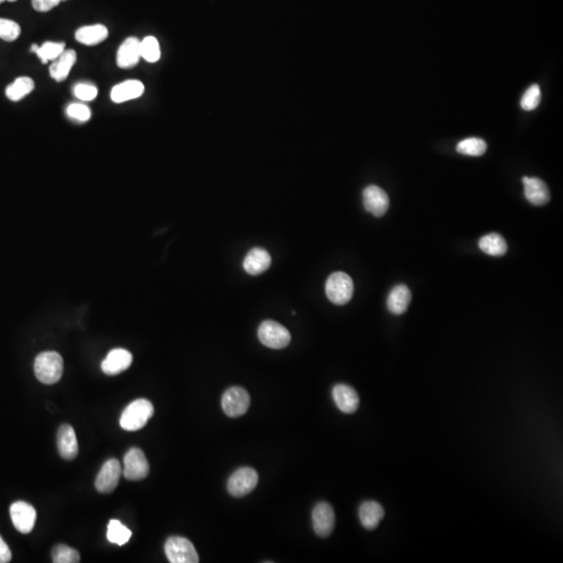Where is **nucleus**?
Here are the masks:
<instances>
[{"label":"nucleus","mask_w":563,"mask_h":563,"mask_svg":"<svg viewBox=\"0 0 563 563\" xmlns=\"http://www.w3.org/2000/svg\"><path fill=\"white\" fill-rule=\"evenodd\" d=\"M36 378L46 385L58 383L64 371V362L56 352H44L38 355L33 365Z\"/></svg>","instance_id":"f257e3e1"},{"label":"nucleus","mask_w":563,"mask_h":563,"mask_svg":"<svg viewBox=\"0 0 563 563\" xmlns=\"http://www.w3.org/2000/svg\"><path fill=\"white\" fill-rule=\"evenodd\" d=\"M155 412L153 404L145 399L132 402L123 411L121 417V426L123 430L135 432L146 426Z\"/></svg>","instance_id":"f03ea898"},{"label":"nucleus","mask_w":563,"mask_h":563,"mask_svg":"<svg viewBox=\"0 0 563 563\" xmlns=\"http://www.w3.org/2000/svg\"><path fill=\"white\" fill-rule=\"evenodd\" d=\"M354 293V283L352 278L346 272H337L332 274L325 283V294L330 302L337 306L348 304Z\"/></svg>","instance_id":"7ed1b4c3"},{"label":"nucleus","mask_w":563,"mask_h":563,"mask_svg":"<svg viewBox=\"0 0 563 563\" xmlns=\"http://www.w3.org/2000/svg\"><path fill=\"white\" fill-rule=\"evenodd\" d=\"M258 337L263 346L274 350L285 348L291 341L290 332L275 321H263L258 329Z\"/></svg>","instance_id":"20e7f679"},{"label":"nucleus","mask_w":563,"mask_h":563,"mask_svg":"<svg viewBox=\"0 0 563 563\" xmlns=\"http://www.w3.org/2000/svg\"><path fill=\"white\" fill-rule=\"evenodd\" d=\"M165 554L171 563L199 562V554L194 546L184 537H172L165 543Z\"/></svg>","instance_id":"39448f33"},{"label":"nucleus","mask_w":563,"mask_h":563,"mask_svg":"<svg viewBox=\"0 0 563 563\" xmlns=\"http://www.w3.org/2000/svg\"><path fill=\"white\" fill-rule=\"evenodd\" d=\"M259 482L258 472L254 468H241L228 481L229 493L235 498H242L251 493Z\"/></svg>","instance_id":"423d86ee"},{"label":"nucleus","mask_w":563,"mask_h":563,"mask_svg":"<svg viewBox=\"0 0 563 563\" xmlns=\"http://www.w3.org/2000/svg\"><path fill=\"white\" fill-rule=\"evenodd\" d=\"M249 405L251 396L245 388L238 386L229 388L222 396V409L229 417H242L249 410Z\"/></svg>","instance_id":"0eeeda50"},{"label":"nucleus","mask_w":563,"mask_h":563,"mask_svg":"<svg viewBox=\"0 0 563 563\" xmlns=\"http://www.w3.org/2000/svg\"><path fill=\"white\" fill-rule=\"evenodd\" d=\"M123 474L130 481H141L149 474V464L144 453L137 447L128 452L123 460Z\"/></svg>","instance_id":"6e6552de"},{"label":"nucleus","mask_w":563,"mask_h":563,"mask_svg":"<svg viewBox=\"0 0 563 563\" xmlns=\"http://www.w3.org/2000/svg\"><path fill=\"white\" fill-rule=\"evenodd\" d=\"M10 514L13 524L19 532L22 534L31 532L37 518V512L33 506L22 501L15 502L10 506Z\"/></svg>","instance_id":"1a4fd4ad"},{"label":"nucleus","mask_w":563,"mask_h":563,"mask_svg":"<svg viewBox=\"0 0 563 563\" xmlns=\"http://www.w3.org/2000/svg\"><path fill=\"white\" fill-rule=\"evenodd\" d=\"M313 529L318 537H327L335 527V512L327 502H321L315 506L312 512Z\"/></svg>","instance_id":"9d476101"},{"label":"nucleus","mask_w":563,"mask_h":563,"mask_svg":"<svg viewBox=\"0 0 563 563\" xmlns=\"http://www.w3.org/2000/svg\"><path fill=\"white\" fill-rule=\"evenodd\" d=\"M123 468L117 459H110L102 465L95 480V487L100 493H110L115 491L121 480Z\"/></svg>","instance_id":"9b49d317"},{"label":"nucleus","mask_w":563,"mask_h":563,"mask_svg":"<svg viewBox=\"0 0 563 563\" xmlns=\"http://www.w3.org/2000/svg\"><path fill=\"white\" fill-rule=\"evenodd\" d=\"M363 203L367 211L376 217H381L390 208V197L383 189L371 185L363 191Z\"/></svg>","instance_id":"f8f14e48"},{"label":"nucleus","mask_w":563,"mask_h":563,"mask_svg":"<svg viewBox=\"0 0 563 563\" xmlns=\"http://www.w3.org/2000/svg\"><path fill=\"white\" fill-rule=\"evenodd\" d=\"M332 394L336 406L341 412L346 415L356 412L360 404V399L354 388L346 384H337L334 386Z\"/></svg>","instance_id":"ddd939ff"},{"label":"nucleus","mask_w":563,"mask_h":563,"mask_svg":"<svg viewBox=\"0 0 563 563\" xmlns=\"http://www.w3.org/2000/svg\"><path fill=\"white\" fill-rule=\"evenodd\" d=\"M133 362V356L125 348H115L102 361V369L106 375L116 376L127 371Z\"/></svg>","instance_id":"4468645a"},{"label":"nucleus","mask_w":563,"mask_h":563,"mask_svg":"<svg viewBox=\"0 0 563 563\" xmlns=\"http://www.w3.org/2000/svg\"><path fill=\"white\" fill-rule=\"evenodd\" d=\"M140 42L137 38L130 37L119 46L116 62L119 68H133L141 59Z\"/></svg>","instance_id":"2eb2a0df"},{"label":"nucleus","mask_w":563,"mask_h":563,"mask_svg":"<svg viewBox=\"0 0 563 563\" xmlns=\"http://www.w3.org/2000/svg\"><path fill=\"white\" fill-rule=\"evenodd\" d=\"M525 186V196L534 206H543L549 203L551 195L549 188L543 180L539 178H523Z\"/></svg>","instance_id":"dca6fc26"},{"label":"nucleus","mask_w":563,"mask_h":563,"mask_svg":"<svg viewBox=\"0 0 563 563\" xmlns=\"http://www.w3.org/2000/svg\"><path fill=\"white\" fill-rule=\"evenodd\" d=\"M272 257L266 249L255 247L245 256L243 268L251 276L263 274L270 268Z\"/></svg>","instance_id":"f3484780"},{"label":"nucleus","mask_w":563,"mask_h":563,"mask_svg":"<svg viewBox=\"0 0 563 563\" xmlns=\"http://www.w3.org/2000/svg\"><path fill=\"white\" fill-rule=\"evenodd\" d=\"M59 453L64 459L73 460L79 453V445H77V435L75 429L69 424H63L59 429L58 437Z\"/></svg>","instance_id":"a211bd4d"},{"label":"nucleus","mask_w":563,"mask_h":563,"mask_svg":"<svg viewBox=\"0 0 563 563\" xmlns=\"http://www.w3.org/2000/svg\"><path fill=\"white\" fill-rule=\"evenodd\" d=\"M144 93V85L140 81L129 79L113 87L111 100L115 104H123L139 98Z\"/></svg>","instance_id":"6ab92c4d"},{"label":"nucleus","mask_w":563,"mask_h":563,"mask_svg":"<svg viewBox=\"0 0 563 563\" xmlns=\"http://www.w3.org/2000/svg\"><path fill=\"white\" fill-rule=\"evenodd\" d=\"M385 511L381 504L376 501H365L359 508V518L361 524L367 530H373L379 526L384 518Z\"/></svg>","instance_id":"aec40b11"},{"label":"nucleus","mask_w":563,"mask_h":563,"mask_svg":"<svg viewBox=\"0 0 563 563\" xmlns=\"http://www.w3.org/2000/svg\"><path fill=\"white\" fill-rule=\"evenodd\" d=\"M77 52L72 49L64 50L62 54L56 60L52 61L49 67V75L52 79L58 82H64L68 77L71 69L77 62Z\"/></svg>","instance_id":"412c9836"},{"label":"nucleus","mask_w":563,"mask_h":563,"mask_svg":"<svg viewBox=\"0 0 563 563\" xmlns=\"http://www.w3.org/2000/svg\"><path fill=\"white\" fill-rule=\"evenodd\" d=\"M108 36V29L102 24L86 25L79 27L75 31L77 41L87 46L98 45L104 42Z\"/></svg>","instance_id":"4be33fe9"},{"label":"nucleus","mask_w":563,"mask_h":563,"mask_svg":"<svg viewBox=\"0 0 563 563\" xmlns=\"http://www.w3.org/2000/svg\"><path fill=\"white\" fill-rule=\"evenodd\" d=\"M411 302V291L406 285L396 286L392 288L387 298L388 310L394 315H402L406 312Z\"/></svg>","instance_id":"5701e85b"},{"label":"nucleus","mask_w":563,"mask_h":563,"mask_svg":"<svg viewBox=\"0 0 563 563\" xmlns=\"http://www.w3.org/2000/svg\"><path fill=\"white\" fill-rule=\"evenodd\" d=\"M479 247L481 251L493 257H501L507 253L508 249L505 239L498 233H491L482 237L479 240Z\"/></svg>","instance_id":"b1692460"},{"label":"nucleus","mask_w":563,"mask_h":563,"mask_svg":"<svg viewBox=\"0 0 563 563\" xmlns=\"http://www.w3.org/2000/svg\"><path fill=\"white\" fill-rule=\"evenodd\" d=\"M35 89V83L31 77H21L6 87V95L12 102H19Z\"/></svg>","instance_id":"393cba45"},{"label":"nucleus","mask_w":563,"mask_h":563,"mask_svg":"<svg viewBox=\"0 0 563 563\" xmlns=\"http://www.w3.org/2000/svg\"><path fill=\"white\" fill-rule=\"evenodd\" d=\"M107 537L111 543L123 546L131 539L132 531L128 529L125 525L121 524L119 520H112L109 523Z\"/></svg>","instance_id":"a878e982"},{"label":"nucleus","mask_w":563,"mask_h":563,"mask_svg":"<svg viewBox=\"0 0 563 563\" xmlns=\"http://www.w3.org/2000/svg\"><path fill=\"white\" fill-rule=\"evenodd\" d=\"M64 50L65 43H63V42L47 41L39 46L35 54H37L38 58L42 61L43 64H46L50 61H54L58 59L64 52Z\"/></svg>","instance_id":"bb28decb"},{"label":"nucleus","mask_w":563,"mask_h":563,"mask_svg":"<svg viewBox=\"0 0 563 563\" xmlns=\"http://www.w3.org/2000/svg\"><path fill=\"white\" fill-rule=\"evenodd\" d=\"M487 149V144L480 138H468L458 143L457 151L461 155L480 157L484 155Z\"/></svg>","instance_id":"cd10ccee"},{"label":"nucleus","mask_w":563,"mask_h":563,"mask_svg":"<svg viewBox=\"0 0 563 563\" xmlns=\"http://www.w3.org/2000/svg\"><path fill=\"white\" fill-rule=\"evenodd\" d=\"M141 58L149 63H155L160 60L161 50L157 40L153 36L144 38L140 42Z\"/></svg>","instance_id":"c85d7f7f"},{"label":"nucleus","mask_w":563,"mask_h":563,"mask_svg":"<svg viewBox=\"0 0 563 563\" xmlns=\"http://www.w3.org/2000/svg\"><path fill=\"white\" fill-rule=\"evenodd\" d=\"M52 562L56 563H77L81 562V556L77 550L59 545L52 550Z\"/></svg>","instance_id":"c756f323"},{"label":"nucleus","mask_w":563,"mask_h":563,"mask_svg":"<svg viewBox=\"0 0 563 563\" xmlns=\"http://www.w3.org/2000/svg\"><path fill=\"white\" fill-rule=\"evenodd\" d=\"M541 92L539 85H532L523 95L520 107L525 111H533L541 104Z\"/></svg>","instance_id":"7c9ffc66"},{"label":"nucleus","mask_w":563,"mask_h":563,"mask_svg":"<svg viewBox=\"0 0 563 563\" xmlns=\"http://www.w3.org/2000/svg\"><path fill=\"white\" fill-rule=\"evenodd\" d=\"M20 33L21 27L18 23L10 19L0 18V39L13 42L18 39Z\"/></svg>","instance_id":"2f4dec72"},{"label":"nucleus","mask_w":563,"mask_h":563,"mask_svg":"<svg viewBox=\"0 0 563 563\" xmlns=\"http://www.w3.org/2000/svg\"><path fill=\"white\" fill-rule=\"evenodd\" d=\"M73 92H75V95L83 102H91L98 98V88L88 83L77 84Z\"/></svg>","instance_id":"473e14b6"},{"label":"nucleus","mask_w":563,"mask_h":563,"mask_svg":"<svg viewBox=\"0 0 563 563\" xmlns=\"http://www.w3.org/2000/svg\"><path fill=\"white\" fill-rule=\"evenodd\" d=\"M67 114L70 118L82 121V123H85V121H88L91 118V110H90L89 107L82 104L70 105L67 108Z\"/></svg>","instance_id":"72a5a7b5"},{"label":"nucleus","mask_w":563,"mask_h":563,"mask_svg":"<svg viewBox=\"0 0 563 563\" xmlns=\"http://www.w3.org/2000/svg\"><path fill=\"white\" fill-rule=\"evenodd\" d=\"M61 0H31V6L37 12H49L60 4Z\"/></svg>","instance_id":"f704fd0d"},{"label":"nucleus","mask_w":563,"mask_h":563,"mask_svg":"<svg viewBox=\"0 0 563 563\" xmlns=\"http://www.w3.org/2000/svg\"><path fill=\"white\" fill-rule=\"evenodd\" d=\"M12 560V552L0 537V563H8Z\"/></svg>","instance_id":"c9c22d12"},{"label":"nucleus","mask_w":563,"mask_h":563,"mask_svg":"<svg viewBox=\"0 0 563 563\" xmlns=\"http://www.w3.org/2000/svg\"><path fill=\"white\" fill-rule=\"evenodd\" d=\"M3 1L14 2V1H16V0H0V3H1V2H3Z\"/></svg>","instance_id":"e433bc0d"},{"label":"nucleus","mask_w":563,"mask_h":563,"mask_svg":"<svg viewBox=\"0 0 563 563\" xmlns=\"http://www.w3.org/2000/svg\"><path fill=\"white\" fill-rule=\"evenodd\" d=\"M61 1H66V0H61Z\"/></svg>","instance_id":"4c0bfd02"}]
</instances>
